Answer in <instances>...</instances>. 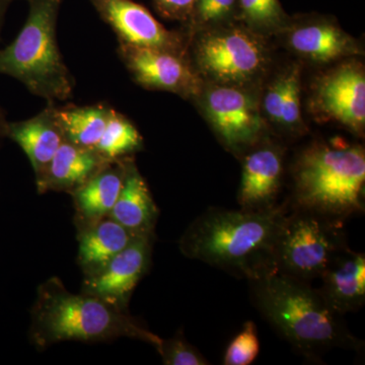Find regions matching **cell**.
<instances>
[{"instance_id":"4fadbf2b","label":"cell","mask_w":365,"mask_h":365,"mask_svg":"<svg viewBox=\"0 0 365 365\" xmlns=\"http://www.w3.org/2000/svg\"><path fill=\"white\" fill-rule=\"evenodd\" d=\"M282 33L295 54L314 63H331L361 54L359 44L349 34L321 16L292 20Z\"/></svg>"},{"instance_id":"52a82bcc","label":"cell","mask_w":365,"mask_h":365,"mask_svg":"<svg viewBox=\"0 0 365 365\" xmlns=\"http://www.w3.org/2000/svg\"><path fill=\"white\" fill-rule=\"evenodd\" d=\"M339 220L297 208L287 215L274 251V271L309 282L344 251Z\"/></svg>"},{"instance_id":"5bb4252c","label":"cell","mask_w":365,"mask_h":365,"mask_svg":"<svg viewBox=\"0 0 365 365\" xmlns=\"http://www.w3.org/2000/svg\"><path fill=\"white\" fill-rule=\"evenodd\" d=\"M251 148L242 163L237 200L247 210L272 208L282 184L283 151L272 143Z\"/></svg>"},{"instance_id":"7a4b0ae2","label":"cell","mask_w":365,"mask_h":365,"mask_svg":"<svg viewBox=\"0 0 365 365\" xmlns=\"http://www.w3.org/2000/svg\"><path fill=\"white\" fill-rule=\"evenodd\" d=\"M155 346L162 338L143 328L128 309L86 294L68 292L58 277L40 285L32 309L30 338L39 350L66 341L110 342L119 338Z\"/></svg>"},{"instance_id":"d6986e66","label":"cell","mask_w":365,"mask_h":365,"mask_svg":"<svg viewBox=\"0 0 365 365\" xmlns=\"http://www.w3.org/2000/svg\"><path fill=\"white\" fill-rule=\"evenodd\" d=\"M126 158L111 160L72 192L79 230L109 216L123 185Z\"/></svg>"},{"instance_id":"4316f807","label":"cell","mask_w":365,"mask_h":365,"mask_svg":"<svg viewBox=\"0 0 365 365\" xmlns=\"http://www.w3.org/2000/svg\"><path fill=\"white\" fill-rule=\"evenodd\" d=\"M165 365H206L207 360L185 339L181 331L170 339L160 340L155 348Z\"/></svg>"},{"instance_id":"f1b7e54d","label":"cell","mask_w":365,"mask_h":365,"mask_svg":"<svg viewBox=\"0 0 365 365\" xmlns=\"http://www.w3.org/2000/svg\"><path fill=\"white\" fill-rule=\"evenodd\" d=\"M14 1V0H0V42H1V30L2 26H4V16H6L7 9Z\"/></svg>"},{"instance_id":"7c38bea8","label":"cell","mask_w":365,"mask_h":365,"mask_svg":"<svg viewBox=\"0 0 365 365\" xmlns=\"http://www.w3.org/2000/svg\"><path fill=\"white\" fill-rule=\"evenodd\" d=\"M153 241L155 235L136 237L104 268L85 276L81 292L128 309L134 289L150 267Z\"/></svg>"},{"instance_id":"9a60e30c","label":"cell","mask_w":365,"mask_h":365,"mask_svg":"<svg viewBox=\"0 0 365 365\" xmlns=\"http://www.w3.org/2000/svg\"><path fill=\"white\" fill-rule=\"evenodd\" d=\"M6 137L26 153L37 180L66 140L57 120L56 104L47 103L44 110L30 119L9 122Z\"/></svg>"},{"instance_id":"2e32d148","label":"cell","mask_w":365,"mask_h":365,"mask_svg":"<svg viewBox=\"0 0 365 365\" xmlns=\"http://www.w3.org/2000/svg\"><path fill=\"white\" fill-rule=\"evenodd\" d=\"M109 162L111 160L102 157L96 150L81 148L64 140L42 176L36 180L38 192L72 193Z\"/></svg>"},{"instance_id":"5b68a950","label":"cell","mask_w":365,"mask_h":365,"mask_svg":"<svg viewBox=\"0 0 365 365\" xmlns=\"http://www.w3.org/2000/svg\"><path fill=\"white\" fill-rule=\"evenodd\" d=\"M29 14L16 39L0 49V74L21 81L34 96L47 103L69 100L76 79L57 42L62 0H26Z\"/></svg>"},{"instance_id":"ba28073f","label":"cell","mask_w":365,"mask_h":365,"mask_svg":"<svg viewBox=\"0 0 365 365\" xmlns=\"http://www.w3.org/2000/svg\"><path fill=\"white\" fill-rule=\"evenodd\" d=\"M198 98L209 124L228 150L242 153L263 136L260 103L247 86L211 83L203 86Z\"/></svg>"},{"instance_id":"83f0119b","label":"cell","mask_w":365,"mask_h":365,"mask_svg":"<svg viewBox=\"0 0 365 365\" xmlns=\"http://www.w3.org/2000/svg\"><path fill=\"white\" fill-rule=\"evenodd\" d=\"M195 0H153L155 9L163 18L187 24Z\"/></svg>"},{"instance_id":"44dd1931","label":"cell","mask_w":365,"mask_h":365,"mask_svg":"<svg viewBox=\"0 0 365 365\" xmlns=\"http://www.w3.org/2000/svg\"><path fill=\"white\" fill-rule=\"evenodd\" d=\"M300 91L299 66H289L266 88L260 104L262 114L281 129L302 133L306 127L302 121Z\"/></svg>"},{"instance_id":"9c48e42d","label":"cell","mask_w":365,"mask_h":365,"mask_svg":"<svg viewBox=\"0 0 365 365\" xmlns=\"http://www.w3.org/2000/svg\"><path fill=\"white\" fill-rule=\"evenodd\" d=\"M120 59L137 85L148 90L169 91L184 98H197L204 86L188 55L119 44Z\"/></svg>"},{"instance_id":"ac0fdd59","label":"cell","mask_w":365,"mask_h":365,"mask_svg":"<svg viewBox=\"0 0 365 365\" xmlns=\"http://www.w3.org/2000/svg\"><path fill=\"white\" fill-rule=\"evenodd\" d=\"M160 211L133 158H126L121 191L109 217L135 235H155Z\"/></svg>"},{"instance_id":"603a6c76","label":"cell","mask_w":365,"mask_h":365,"mask_svg":"<svg viewBox=\"0 0 365 365\" xmlns=\"http://www.w3.org/2000/svg\"><path fill=\"white\" fill-rule=\"evenodd\" d=\"M143 138L135 125L125 115L113 109L104 133L95 150L109 160L131 157L143 150Z\"/></svg>"},{"instance_id":"f546056e","label":"cell","mask_w":365,"mask_h":365,"mask_svg":"<svg viewBox=\"0 0 365 365\" xmlns=\"http://www.w3.org/2000/svg\"><path fill=\"white\" fill-rule=\"evenodd\" d=\"M7 125L9 122L6 121V113L0 107V140L6 137Z\"/></svg>"},{"instance_id":"484cf974","label":"cell","mask_w":365,"mask_h":365,"mask_svg":"<svg viewBox=\"0 0 365 365\" xmlns=\"http://www.w3.org/2000/svg\"><path fill=\"white\" fill-rule=\"evenodd\" d=\"M260 351L257 327L253 322L245 323L241 332L232 340L225 350V365H250L253 364Z\"/></svg>"},{"instance_id":"3957f363","label":"cell","mask_w":365,"mask_h":365,"mask_svg":"<svg viewBox=\"0 0 365 365\" xmlns=\"http://www.w3.org/2000/svg\"><path fill=\"white\" fill-rule=\"evenodd\" d=\"M251 282L259 311L304 356L316 359L333 348L360 347L341 314L309 282L277 271Z\"/></svg>"},{"instance_id":"6da1fadb","label":"cell","mask_w":365,"mask_h":365,"mask_svg":"<svg viewBox=\"0 0 365 365\" xmlns=\"http://www.w3.org/2000/svg\"><path fill=\"white\" fill-rule=\"evenodd\" d=\"M287 215L285 205L209 209L190 225L180 250L190 259L255 280L274 271V251Z\"/></svg>"},{"instance_id":"e0dca14e","label":"cell","mask_w":365,"mask_h":365,"mask_svg":"<svg viewBox=\"0 0 365 365\" xmlns=\"http://www.w3.org/2000/svg\"><path fill=\"white\" fill-rule=\"evenodd\" d=\"M319 289L336 313L344 314L364 306L365 302V257L345 249L322 274Z\"/></svg>"},{"instance_id":"277c9868","label":"cell","mask_w":365,"mask_h":365,"mask_svg":"<svg viewBox=\"0 0 365 365\" xmlns=\"http://www.w3.org/2000/svg\"><path fill=\"white\" fill-rule=\"evenodd\" d=\"M297 208L341 220L364 211L365 153L356 144L316 143L294 167Z\"/></svg>"},{"instance_id":"30bf717a","label":"cell","mask_w":365,"mask_h":365,"mask_svg":"<svg viewBox=\"0 0 365 365\" xmlns=\"http://www.w3.org/2000/svg\"><path fill=\"white\" fill-rule=\"evenodd\" d=\"M312 109L322 119L337 122L361 135L365 127V73L356 60L331 69L317 81Z\"/></svg>"},{"instance_id":"ffe728a7","label":"cell","mask_w":365,"mask_h":365,"mask_svg":"<svg viewBox=\"0 0 365 365\" xmlns=\"http://www.w3.org/2000/svg\"><path fill=\"white\" fill-rule=\"evenodd\" d=\"M127 228L111 217L103 218L90 227L79 230L78 265L85 276L93 275L104 268L136 237Z\"/></svg>"},{"instance_id":"7402d4cb","label":"cell","mask_w":365,"mask_h":365,"mask_svg":"<svg viewBox=\"0 0 365 365\" xmlns=\"http://www.w3.org/2000/svg\"><path fill=\"white\" fill-rule=\"evenodd\" d=\"M112 111L111 107L103 104L56 106L57 120L66 140L90 150H95L100 141Z\"/></svg>"},{"instance_id":"d4e9b609","label":"cell","mask_w":365,"mask_h":365,"mask_svg":"<svg viewBox=\"0 0 365 365\" xmlns=\"http://www.w3.org/2000/svg\"><path fill=\"white\" fill-rule=\"evenodd\" d=\"M239 0H195L187 26L199 33L237 21Z\"/></svg>"},{"instance_id":"8fae6325","label":"cell","mask_w":365,"mask_h":365,"mask_svg":"<svg viewBox=\"0 0 365 365\" xmlns=\"http://www.w3.org/2000/svg\"><path fill=\"white\" fill-rule=\"evenodd\" d=\"M90 1L102 20L116 34L119 44L188 55L186 37L165 29L148 9L133 0Z\"/></svg>"},{"instance_id":"cb8c5ba5","label":"cell","mask_w":365,"mask_h":365,"mask_svg":"<svg viewBox=\"0 0 365 365\" xmlns=\"http://www.w3.org/2000/svg\"><path fill=\"white\" fill-rule=\"evenodd\" d=\"M290 21L279 0H239L237 21L264 37L282 33Z\"/></svg>"},{"instance_id":"8992f818","label":"cell","mask_w":365,"mask_h":365,"mask_svg":"<svg viewBox=\"0 0 365 365\" xmlns=\"http://www.w3.org/2000/svg\"><path fill=\"white\" fill-rule=\"evenodd\" d=\"M194 35L192 64L211 83L248 88L267 71L270 54L265 37L240 21Z\"/></svg>"}]
</instances>
